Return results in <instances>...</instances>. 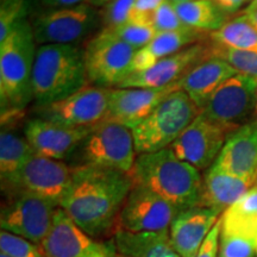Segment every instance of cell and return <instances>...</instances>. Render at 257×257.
<instances>
[{"instance_id":"cell-11","label":"cell","mask_w":257,"mask_h":257,"mask_svg":"<svg viewBox=\"0 0 257 257\" xmlns=\"http://www.w3.org/2000/svg\"><path fill=\"white\" fill-rule=\"evenodd\" d=\"M110 89L86 86L74 94L46 106H38L41 119L75 128H93L107 119Z\"/></svg>"},{"instance_id":"cell-17","label":"cell","mask_w":257,"mask_h":257,"mask_svg":"<svg viewBox=\"0 0 257 257\" xmlns=\"http://www.w3.org/2000/svg\"><path fill=\"white\" fill-rule=\"evenodd\" d=\"M92 128H75L46 119H32L25 126V140L37 155L62 161L83 143Z\"/></svg>"},{"instance_id":"cell-38","label":"cell","mask_w":257,"mask_h":257,"mask_svg":"<svg viewBox=\"0 0 257 257\" xmlns=\"http://www.w3.org/2000/svg\"><path fill=\"white\" fill-rule=\"evenodd\" d=\"M83 257H120L113 238L110 240H94Z\"/></svg>"},{"instance_id":"cell-20","label":"cell","mask_w":257,"mask_h":257,"mask_svg":"<svg viewBox=\"0 0 257 257\" xmlns=\"http://www.w3.org/2000/svg\"><path fill=\"white\" fill-rule=\"evenodd\" d=\"M94 240L74 223L63 208L59 207L41 246L43 257H83Z\"/></svg>"},{"instance_id":"cell-42","label":"cell","mask_w":257,"mask_h":257,"mask_svg":"<svg viewBox=\"0 0 257 257\" xmlns=\"http://www.w3.org/2000/svg\"><path fill=\"white\" fill-rule=\"evenodd\" d=\"M111 0H86V3L89 5L94 6V8H102L105 6L107 3H110Z\"/></svg>"},{"instance_id":"cell-40","label":"cell","mask_w":257,"mask_h":257,"mask_svg":"<svg viewBox=\"0 0 257 257\" xmlns=\"http://www.w3.org/2000/svg\"><path fill=\"white\" fill-rule=\"evenodd\" d=\"M40 3L47 9H59L83 4L86 0H40Z\"/></svg>"},{"instance_id":"cell-15","label":"cell","mask_w":257,"mask_h":257,"mask_svg":"<svg viewBox=\"0 0 257 257\" xmlns=\"http://www.w3.org/2000/svg\"><path fill=\"white\" fill-rule=\"evenodd\" d=\"M211 44H192L184 50L161 60L152 68L133 73L115 88H162L181 81L189 70L210 57Z\"/></svg>"},{"instance_id":"cell-44","label":"cell","mask_w":257,"mask_h":257,"mask_svg":"<svg viewBox=\"0 0 257 257\" xmlns=\"http://www.w3.org/2000/svg\"><path fill=\"white\" fill-rule=\"evenodd\" d=\"M248 8H257V0H250Z\"/></svg>"},{"instance_id":"cell-7","label":"cell","mask_w":257,"mask_h":257,"mask_svg":"<svg viewBox=\"0 0 257 257\" xmlns=\"http://www.w3.org/2000/svg\"><path fill=\"white\" fill-rule=\"evenodd\" d=\"M256 104L257 80L237 73L210 96L200 113L230 135L249 123Z\"/></svg>"},{"instance_id":"cell-39","label":"cell","mask_w":257,"mask_h":257,"mask_svg":"<svg viewBox=\"0 0 257 257\" xmlns=\"http://www.w3.org/2000/svg\"><path fill=\"white\" fill-rule=\"evenodd\" d=\"M224 14H233L238 11L248 0H212Z\"/></svg>"},{"instance_id":"cell-24","label":"cell","mask_w":257,"mask_h":257,"mask_svg":"<svg viewBox=\"0 0 257 257\" xmlns=\"http://www.w3.org/2000/svg\"><path fill=\"white\" fill-rule=\"evenodd\" d=\"M112 238L120 257H180L170 240L169 231L128 232L117 229Z\"/></svg>"},{"instance_id":"cell-23","label":"cell","mask_w":257,"mask_h":257,"mask_svg":"<svg viewBox=\"0 0 257 257\" xmlns=\"http://www.w3.org/2000/svg\"><path fill=\"white\" fill-rule=\"evenodd\" d=\"M202 37L204 32L189 28L179 31L157 34L148 46L136 53L133 63V73H141L152 68L159 61L174 55L192 44L199 43Z\"/></svg>"},{"instance_id":"cell-4","label":"cell","mask_w":257,"mask_h":257,"mask_svg":"<svg viewBox=\"0 0 257 257\" xmlns=\"http://www.w3.org/2000/svg\"><path fill=\"white\" fill-rule=\"evenodd\" d=\"M31 24L25 19L0 42L2 120L8 123L32 99V72L36 50Z\"/></svg>"},{"instance_id":"cell-14","label":"cell","mask_w":257,"mask_h":257,"mask_svg":"<svg viewBox=\"0 0 257 257\" xmlns=\"http://www.w3.org/2000/svg\"><path fill=\"white\" fill-rule=\"evenodd\" d=\"M227 136L224 128L199 113L169 148L180 160L202 170L213 166Z\"/></svg>"},{"instance_id":"cell-12","label":"cell","mask_w":257,"mask_h":257,"mask_svg":"<svg viewBox=\"0 0 257 257\" xmlns=\"http://www.w3.org/2000/svg\"><path fill=\"white\" fill-rule=\"evenodd\" d=\"M179 212L174 205L149 188L134 184L120 211L117 229L128 232L169 231Z\"/></svg>"},{"instance_id":"cell-41","label":"cell","mask_w":257,"mask_h":257,"mask_svg":"<svg viewBox=\"0 0 257 257\" xmlns=\"http://www.w3.org/2000/svg\"><path fill=\"white\" fill-rule=\"evenodd\" d=\"M257 30V8H246L240 15Z\"/></svg>"},{"instance_id":"cell-31","label":"cell","mask_w":257,"mask_h":257,"mask_svg":"<svg viewBox=\"0 0 257 257\" xmlns=\"http://www.w3.org/2000/svg\"><path fill=\"white\" fill-rule=\"evenodd\" d=\"M0 252L9 257H43L41 245L5 230L0 232Z\"/></svg>"},{"instance_id":"cell-8","label":"cell","mask_w":257,"mask_h":257,"mask_svg":"<svg viewBox=\"0 0 257 257\" xmlns=\"http://www.w3.org/2000/svg\"><path fill=\"white\" fill-rule=\"evenodd\" d=\"M130 127L104 120L91 130L82 143L83 165L119 170L130 174L137 159Z\"/></svg>"},{"instance_id":"cell-10","label":"cell","mask_w":257,"mask_h":257,"mask_svg":"<svg viewBox=\"0 0 257 257\" xmlns=\"http://www.w3.org/2000/svg\"><path fill=\"white\" fill-rule=\"evenodd\" d=\"M60 206L27 192L8 195L0 214L2 230L24 237L41 245L49 233Z\"/></svg>"},{"instance_id":"cell-45","label":"cell","mask_w":257,"mask_h":257,"mask_svg":"<svg viewBox=\"0 0 257 257\" xmlns=\"http://www.w3.org/2000/svg\"><path fill=\"white\" fill-rule=\"evenodd\" d=\"M0 257H9V256H8V255H5V253L0 252Z\"/></svg>"},{"instance_id":"cell-32","label":"cell","mask_w":257,"mask_h":257,"mask_svg":"<svg viewBox=\"0 0 257 257\" xmlns=\"http://www.w3.org/2000/svg\"><path fill=\"white\" fill-rule=\"evenodd\" d=\"M27 0H0V42L25 21Z\"/></svg>"},{"instance_id":"cell-36","label":"cell","mask_w":257,"mask_h":257,"mask_svg":"<svg viewBox=\"0 0 257 257\" xmlns=\"http://www.w3.org/2000/svg\"><path fill=\"white\" fill-rule=\"evenodd\" d=\"M221 233V217L217 224L214 225L211 232L207 234L206 239L202 243L201 248L195 257H218V250H219V240Z\"/></svg>"},{"instance_id":"cell-21","label":"cell","mask_w":257,"mask_h":257,"mask_svg":"<svg viewBox=\"0 0 257 257\" xmlns=\"http://www.w3.org/2000/svg\"><path fill=\"white\" fill-rule=\"evenodd\" d=\"M236 74V70L225 61L208 57L186 74L180 81V87L201 110L210 96Z\"/></svg>"},{"instance_id":"cell-35","label":"cell","mask_w":257,"mask_h":257,"mask_svg":"<svg viewBox=\"0 0 257 257\" xmlns=\"http://www.w3.org/2000/svg\"><path fill=\"white\" fill-rule=\"evenodd\" d=\"M150 24L155 29L156 34L161 32H170V31H179L187 29V27L182 23L181 18L179 17L176 12L175 6L170 0L163 3L159 9L150 17Z\"/></svg>"},{"instance_id":"cell-46","label":"cell","mask_w":257,"mask_h":257,"mask_svg":"<svg viewBox=\"0 0 257 257\" xmlns=\"http://www.w3.org/2000/svg\"><path fill=\"white\" fill-rule=\"evenodd\" d=\"M256 114H257V104H256Z\"/></svg>"},{"instance_id":"cell-13","label":"cell","mask_w":257,"mask_h":257,"mask_svg":"<svg viewBox=\"0 0 257 257\" xmlns=\"http://www.w3.org/2000/svg\"><path fill=\"white\" fill-rule=\"evenodd\" d=\"M72 178L73 168L62 161L34 154L19 173L15 193H30L60 206Z\"/></svg>"},{"instance_id":"cell-9","label":"cell","mask_w":257,"mask_h":257,"mask_svg":"<svg viewBox=\"0 0 257 257\" xmlns=\"http://www.w3.org/2000/svg\"><path fill=\"white\" fill-rule=\"evenodd\" d=\"M100 21V12L94 6L83 4L69 8L47 9L31 22L35 41L43 44L74 46L94 30Z\"/></svg>"},{"instance_id":"cell-2","label":"cell","mask_w":257,"mask_h":257,"mask_svg":"<svg viewBox=\"0 0 257 257\" xmlns=\"http://www.w3.org/2000/svg\"><path fill=\"white\" fill-rule=\"evenodd\" d=\"M130 176L134 184L149 188L179 211L199 206L202 189L200 170L180 160L170 148L137 155Z\"/></svg>"},{"instance_id":"cell-37","label":"cell","mask_w":257,"mask_h":257,"mask_svg":"<svg viewBox=\"0 0 257 257\" xmlns=\"http://www.w3.org/2000/svg\"><path fill=\"white\" fill-rule=\"evenodd\" d=\"M167 0H136L130 21L147 22L150 23V17L157 9Z\"/></svg>"},{"instance_id":"cell-29","label":"cell","mask_w":257,"mask_h":257,"mask_svg":"<svg viewBox=\"0 0 257 257\" xmlns=\"http://www.w3.org/2000/svg\"><path fill=\"white\" fill-rule=\"evenodd\" d=\"M210 57L221 59L229 63L238 74L257 80V53L233 49L211 42Z\"/></svg>"},{"instance_id":"cell-27","label":"cell","mask_w":257,"mask_h":257,"mask_svg":"<svg viewBox=\"0 0 257 257\" xmlns=\"http://www.w3.org/2000/svg\"><path fill=\"white\" fill-rule=\"evenodd\" d=\"M174 6L182 23L193 30L211 34L227 23L226 14L212 0L179 3Z\"/></svg>"},{"instance_id":"cell-18","label":"cell","mask_w":257,"mask_h":257,"mask_svg":"<svg viewBox=\"0 0 257 257\" xmlns=\"http://www.w3.org/2000/svg\"><path fill=\"white\" fill-rule=\"evenodd\" d=\"M213 166L257 184V120H250L227 136Z\"/></svg>"},{"instance_id":"cell-25","label":"cell","mask_w":257,"mask_h":257,"mask_svg":"<svg viewBox=\"0 0 257 257\" xmlns=\"http://www.w3.org/2000/svg\"><path fill=\"white\" fill-rule=\"evenodd\" d=\"M34 154L27 140L3 127L0 134V176L2 188L8 195L16 192L19 173Z\"/></svg>"},{"instance_id":"cell-6","label":"cell","mask_w":257,"mask_h":257,"mask_svg":"<svg viewBox=\"0 0 257 257\" xmlns=\"http://www.w3.org/2000/svg\"><path fill=\"white\" fill-rule=\"evenodd\" d=\"M88 82L92 86L118 87L133 73L137 49L120 41L108 29H102L85 48Z\"/></svg>"},{"instance_id":"cell-34","label":"cell","mask_w":257,"mask_h":257,"mask_svg":"<svg viewBox=\"0 0 257 257\" xmlns=\"http://www.w3.org/2000/svg\"><path fill=\"white\" fill-rule=\"evenodd\" d=\"M136 0H111L102 6L100 21L104 28L112 29L130 21Z\"/></svg>"},{"instance_id":"cell-30","label":"cell","mask_w":257,"mask_h":257,"mask_svg":"<svg viewBox=\"0 0 257 257\" xmlns=\"http://www.w3.org/2000/svg\"><path fill=\"white\" fill-rule=\"evenodd\" d=\"M108 30L115 37L119 38L125 43L130 44L131 47L136 48L137 50L148 46L157 35L152 24L147 23V22L136 21H128L119 27L108 29Z\"/></svg>"},{"instance_id":"cell-28","label":"cell","mask_w":257,"mask_h":257,"mask_svg":"<svg viewBox=\"0 0 257 257\" xmlns=\"http://www.w3.org/2000/svg\"><path fill=\"white\" fill-rule=\"evenodd\" d=\"M208 35L212 43L257 53V30L242 16L227 22L219 30Z\"/></svg>"},{"instance_id":"cell-33","label":"cell","mask_w":257,"mask_h":257,"mask_svg":"<svg viewBox=\"0 0 257 257\" xmlns=\"http://www.w3.org/2000/svg\"><path fill=\"white\" fill-rule=\"evenodd\" d=\"M218 257H257V242L221 231Z\"/></svg>"},{"instance_id":"cell-5","label":"cell","mask_w":257,"mask_h":257,"mask_svg":"<svg viewBox=\"0 0 257 257\" xmlns=\"http://www.w3.org/2000/svg\"><path fill=\"white\" fill-rule=\"evenodd\" d=\"M200 113V108L182 91L167 96L146 119L131 128L137 155L167 149Z\"/></svg>"},{"instance_id":"cell-16","label":"cell","mask_w":257,"mask_h":257,"mask_svg":"<svg viewBox=\"0 0 257 257\" xmlns=\"http://www.w3.org/2000/svg\"><path fill=\"white\" fill-rule=\"evenodd\" d=\"M179 89L180 82L162 88H111L107 120L133 128Z\"/></svg>"},{"instance_id":"cell-43","label":"cell","mask_w":257,"mask_h":257,"mask_svg":"<svg viewBox=\"0 0 257 257\" xmlns=\"http://www.w3.org/2000/svg\"><path fill=\"white\" fill-rule=\"evenodd\" d=\"M173 4H179V3H187V2H195V0H170Z\"/></svg>"},{"instance_id":"cell-19","label":"cell","mask_w":257,"mask_h":257,"mask_svg":"<svg viewBox=\"0 0 257 257\" xmlns=\"http://www.w3.org/2000/svg\"><path fill=\"white\" fill-rule=\"evenodd\" d=\"M221 214L211 208L195 206L180 211L169 227L173 246L180 257H195Z\"/></svg>"},{"instance_id":"cell-26","label":"cell","mask_w":257,"mask_h":257,"mask_svg":"<svg viewBox=\"0 0 257 257\" xmlns=\"http://www.w3.org/2000/svg\"><path fill=\"white\" fill-rule=\"evenodd\" d=\"M221 231L257 242V184L221 214Z\"/></svg>"},{"instance_id":"cell-1","label":"cell","mask_w":257,"mask_h":257,"mask_svg":"<svg viewBox=\"0 0 257 257\" xmlns=\"http://www.w3.org/2000/svg\"><path fill=\"white\" fill-rule=\"evenodd\" d=\"M134 187L130 174L119 170L81 165L73 178L60 207L93 239L115 232L128 193Z\"/></svg>"},{"instance_id":"cell-3","label":"cell","mask_w":257,"mask_h":257,"mask_svg":"<svg viewBox=\"0 0 257 257\" xmlns=\"http://www.w3.org/2000/svg\"><path fill=\"white\" fill-rule=\"evenodd\" d=\"M85 51L76 46L43 44L36 50L32 72V99L46 106L87 86Z\"/></svg>"},{"instance_id":"cell-22","label":"cell","mask_w":257,"mask_h":257,"mask_svg":"<svg viewBox=\"0 0 257 257\" xmlns=\"http://www.w3.org/2000/svg\"><path fill=\"white\" fill-rule=\"evenodd\" d=\"M256 184L224 172L216 166L208 168L202 179L199 206L211 208L223 214Z\"/></svg>"}]
</instances>
